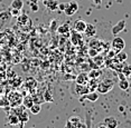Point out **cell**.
I'll use <instances>...</instances> for the list:
<instances>
[{"label": "cell", "mask_w": 131, "mask_h": 128, "mask_svg": "<svg viewBox=\"0 0 131 128\" xmlns=\"http://www.w3.org/2000/svg\"><path fill=\"white\" fill-rule=\"evenodd\" d=\"M89 55L91 56V57H95V56H97L99 55V50L97 49H95V48H90L89 49Z\"/></svg>", "instance_id": "cell-30"}, {"label": "cell", "mask_w": 131, "mask_h": 128, "mask_svg": "<svg viewBox=\"0 0 131 128\" xmlns=\"http://www.w3.org/2000/svg\"><path fill=\"white\" fill-rule=\"evenodd\" d=\"M25 85L30 93H34L37 87V81H36V79L32 78V77H28V78H26V80H25Z\"/></svg>", "instance_id": "cell-6"}, {"label": "cell", "mask_w": 131, "mask_h": 128, "mask_svg": "<svg viewBox=\"0 0 131 128\" xmlns=\"http://www.w3.org/2000/svg\"><path fill=\"white\" fill-rule=\"evenodd\" d=\"M84 34L88 36V37H94V36L96 35V27L94 25H92V23H86Z\"/></svg>", "instance_id": "cell-12"}, {"label": "cell", "mask_w": 131, "mask_h": 128, "mask_svg": "<svg viewBox=\"0 0 131 128\" xmlns=\"http://www.w3.org/2000/svg\"><path fill=\"white\" fill-rule=\"evenodd\" d=\"M68 120H70L71 123H72V124H74V125H75V126H76V125L79 124L80 121H81V118H80L79 116H72V117H71V118H70V119H68Z\"/></svg>", "instance_id": "cell-29"}, {"label": "cell", "mask_w": 131, "mask_h": 128, "mask_svg": "<svg viewBox=\"0 0 131 128\" xmlns=\"http://www.w3.org/2000/svg\"><path fill=\"white\" fill-rule=\"evenodd\" d=\"M21 105L25 107L26 109H29L32 105H34V98H32L31 95H28V96H25L23 98V104Z\"/></svg>", "instance_id": "cell-13"}, {"label": "cell", "mask_w": 131, "mask_h": 128, "mask_svg": "<svg viewBox=\"0 0 131 128\" xmlns=\"http://www.w3.org/2000/svg\"><path fill=\"white\" fill-rule=\"evenodd\" d=\"M70 26L67 25V23H64V25H61L57 27V32L63 36H67L68 34H70Z\"/></svg>", "instance_id": "cell-18"}, {"label": "cell", "mask_w": 131, "mask_h": 128, "mask_svg": "<svg viewBox=\"0 0 131 128\" xmlns=\"http://www.w3.org/2000/svg\"><path fill=\"white\" fill-rule=\"evenodd\" d=\"M64 128H76V126L74 124H72L70 120H67V123L65 124V127Z\"/></svg>", "instance_id": "cell-34"}, {"label": "cell", "mask_w": 131, "mask_h": 128, "mask_svg": "<svg viewBox=\"0 0 131 128\" xmlns=\"http://www.w3.org/2000/svg\"><path fill=\"white\" fill-rule=\"evenodd\" d=\"M77 10H79V4H77L76 1H74V0H72V1L67 2L64 12H65L66 16H73Z\"/></svg>", "instance_id": "cell-4"}, {"label": "cell", "mask_w": 131, "mask_h": 128, "mask_svg": "<svg viewBox=\"0 0 131 128\" xmlns=\"http://www.w3.org/2000/svg\"><path fill=\"white\" fill-rule=\"evenodd\" d=\"M29 110H30L31 114L37 115V114H39L40 110H41V106L39 105V104H34V105L29 108Z\"/></svg>", "instance_id": "cell-24"}, {"label": "cell", "mask_w": 131, "mask_h": 128, "mask_svg": "<svg viewBox=\"0 0 131 128\" xmlns=\"http://www.w3.org/2000/svg\"><path fill=\"white\" fill-rule=\"evenodd\" d=\"M122 76L124 77L127 80L131 81V65H126V66L122 67Z\"/></svg>", "instance_id": "cell-14"}, {"label": "cell", "mask_w": 131, "mask_h": 128, "mask_svg": "<svg viewBox=\"0 0 131 128\" xmlns=\"http://www.w3.org/2000/svg\"><path fill=\"white\" fill-rule=\"evenodd\" d=\"M129 80H127L126 78H123V79H121L120 81H119V87H120L121 90H128L129 89Z\"/></svg>", "instance_id": "cell-23"}, {"label": "cell", "mask_w": 131, "mask_h": 128, "mask_svg": "<svg viewBox=\"0 0 131 128\" xmlns=\"http://www.w3.org/2000/svg\"><path fill=\"white\" fill-rule=\"evenodd\" d=\"M44 100L47 103H52L53 100H54V98H53V95L52 93H50L49 89H47V90L45 91V94H44Z\"/></svg>", "instance_id": "cell-26"}, {"label": "cell", "mask_w": 131, "mask_h": 128, "mask_svg": "<svg viewBox=\"0 0 131 128\" xmlns=\"http://www.w3.org/2000/svg\"><path fill=\"white\" fill-rule=\"evenodd\" d=\"M23 82H24L23 78H20V77H18V76H16L15 78L11 79V85H13L14 88H19L20 86L23 85Z\"/></svg>", "instance_id": "cell-21"}, {"label": "cell", "mask_w": 131, "mask_h": 128, "mask_svg": "<svg viewBox=\"0 0 131 128\" xmlns=\"http://www.w3.org/2000/svg\"><path fill=\"white\" fill-rule=\"evenodd\" d=\"M45 6L50 11H55L58 9V1L57 0H45Z\"/></svg>", "instance_id": "cell-15"}, {"label": "cell", "mask_w": 131, "mask_h": 128, "mask_svg": "<svg viewBox=\"0 0 131 128\" xmlns=\"http://www.w3.org/2000/svg\"><path fill=\"white\" fill-rule=\"evenodd\" d=\"M8 123H9V125H11V126H17V125L19 124L18 116L16 114H10L9 117H8Z\"/></svg>", "instance_id": "cell-19"}, {"label": "cell", "mask_w": 131, "mask_h": 128, "mask_svg": "<svg viewBox=\"0 0 131 128\" xmlns=\"http://www.w3.org/2000/svg\"><path fill=\"white\" fill-rule=\"evenodd\" d=\"M75 91L77 96H84L88 93H90V89L86 85H77L75 86Z\"/></svg>", "instance_id": "cell-11"}, {"label": "cell", "mask_w": 131, "mask_h": 128, "mask_svg": "<svg viewBox=\"0 0 131 128\" xmlns=\"http://www.w3.org/2000/svg\"><path fill=\"white\" fill-rule=\"evenodd\" d=\"M29 5H30V10L32 11V12H36V11H38L39 7H38L37 4H29Z\"/></svg>", "instance_id": "cell-33"}, {"label": "cell", "mask_w": 131, "mask_h": 128, "mask_svg": "<svg viewBox=\"0 0 131 128\" xmlns=\"http://www.w3.org/2000/svg\"><path fill=\"white\" fill-rule=\"evenodd\" d=\"M66 5L67 4H58V9L59 10H62V11H64L65 8H66Z\"/></svg>", "instance_id": "cell-37"}, {"label": "cell", "mask_w": 131, "mask_h": 128, "mask_svg": "<svg viewBox=\"0 0 131 128\" xmlns=\"http://www.w3.org/2000/svg\"><path fill=\"white\" fill-rule=\"evenodd\" d=\"M93 1H94L95 4H96V5H100L101 2H102V0H93Z\"/></svg>", "instance_id": "cell-39"}, {"label": "cell", "mask_w": 131, "mask_h": 128, "mask_svg": "<svg viewBox=\"0 0 131 128\" xmlns=\"http://www.w3.org/2000/svg\"><path fill=\"white\" fill-rule=\"evenodd\" d=\"M37 2H38V0H30L29 4H37Z\"/></svg>", "instance_id": "cell-40"}, {"label": "cell", "mask_w": 131, "mask_h": 128, "mask_svg": "<svg viewBox=\"0 0 131 128\" xmlns=\"http://www.w3.org/2000/svg\"><path fill=\"white\" fill-rule=\"evenodd\" d=\"M71 41H72V44L74 45V46H79V45H81L83 42L82 35L80 34V32L74 30L72 34H71Z\"/></svg>", "instance_id": "cell-7"}, {"label": "cell", "mask_w": 131, "mask_h": 128, "mask_svg": "<svg viewBox=\"0 0 131 128\" xmlns=\"http://www.w3.org/2000/svg\"><path fill=\"white\" fill-rule=\"evenodd\" d=\"M23 98H24V96L19 93V91H16V90L10 91V93L8 94V96H7L8 105H9L11 108H16V107L21 106Z\"/></svg>", "instance_id": "cell-1"}, {"label": "cell", "mask_w": 131, "mask_h": 128, "mask_svg": "<svg viewBox=\"0 0 131 128\" xmlns=\"http://www.w3.org/2000/svg\"><path fill=\"white\" fill-rule=\"evenodd\" d=\"M84 98L85 99H88L89 102H96L97 99H99V93L97 91H90V93H88L86 95H84Z\"/></svg>", "instance_id": "cell-16"}, {"label": "cell", "mask_w": 131, "mask_h": 128, "mask_svg": "<svg viewBox=\"0 0 131 128\" xmlns=\"http://www.w3.org/2000/svg\"><path fill=\"white\" fill-rule=\"evenodd\" d=\"M124 28H126V20H120L119 22L115 23V26H113V28H112V34L114 35V36H117L119 32H121Z\"/></svg>", "instance_id": "cell-10"}, {"label": "cell", "mask_w": 131, "mask_h": 128, "mask_svg": "<svg viewBox=\"0 0 131 128\" xmlns=\"http://www.w3.org/2000/svg\"><path fill=\"white\" fill-rule=\"evenodd\" d=\"M85 27H86V22L82 19H77L75 22L73 23V29L80 34H83L85 30Z\"/></svg>", "instance_id": "cell-5"}, {"label": "cell", "mask_w": 131, "mask_h": 128, "mask_svg": "<svg viewBox=\"0 0 131 128\" xmlns=\"http://www.w3.org/2000/svg\"><path fill=\"white\" fill-rule=\"evenodd\" d=\"M86 126H88V125H86V124L82 123V121H80V123L76 125V128H86Z\"/></svg>", "instance_id": "cell-36"}, {"label": "cell", "mask_w": 131, "mask_h": 128, "mask_svg": "<svg viewBox=\"0 0 131 128\" xmlns=\"http://www.w3.org/2000/svg\"><path fill=\"white\" fill-rule=\"evenodd\" d=\"M6 106H9V105H8L7 97L4 98V99H1V98H0V107H6Z\"/></svg>", "instance_id": "cell-32"}, {"label": "cell", "mask_w": 131, "mask_h": 128, "mask_svg": "<svg viewBox=\"0 0 131 128\" xmlns=\"http://www.w3.org/2000/svg\"><path fill=\"white\" fill-rule=\"evenodd\" d=\"M103 124L108 128H117L119 125V121L117 118H114V117H106L105 119L103 120Z\"/></svg>", "instance_id": "cell-9"}, {"label": "cell", "mask_w": 131, "mask_h": 128, "mask_svg": "<svg viewBox=\"0 0 131 128\" xmlns=\"http://www.w3.org/2000/svg\"><path fill=\"white\" fill-rule=\"evenodd\" d=\"M95 128H108V127H106V126H105V125H104V124H101V123H100V124L97 125V126L95 127Z\"/></svg>", "instance_id": "cell-38"}, {"label": "cell", "mask_w": 131, "mask_h": 128, "mask_svg": "<svg viewBox=\"0 0 131 128\" xmlns=\"http://www.w3.org/2000/svg\"><path fill=\"white\" fill-rule=\"evenodd\" d=\"M111 45H112L113 50H114L115 52L121 51V50H123L124 47H126V42H124V40L122 39L121 37H117V36H115L114 39L112 40Z\"/></svg>", "instance_id": "cell-3"}, {"label": "cell", "mask_w": 131, "mask_h": 128, "mask_svg": "<svg viewBox=\"0 0 131 128\" xmlns=\"http://www.w3.org/2000/svg\"><path fill=\"white\" fill-rule=\"evenodd\" d=\"M5 71H6V65L0 61V73H5Z\"/></svg>", "instance_id": "cell-35"}, {"label": "cell", "mask_w": 131, "mask_h": 128, "mask_svg": "<svg viewBox=\"0 0 131 128\" xmlns=\"http://www.w3.org/2000/svg\"><path fill=\"white\" fill-rule=\"evenodd\" d=\"M100 46H101L100 40L94 39V40H91V41H90V48H95V49L100 50Z\"/></svg>", "instance_id": "cell-27"}, {"label": "cell", "mask_w": 131, "mask_h": 128, "mask_svg": "<svg viewBox=\"0 0 131 128\" xmlns=\"http://www.w3.org/2000/svg\"><path fill=\"white\" fill-rule=\"evenodd\" d=\"M113 86H114V81L112 79H104L101 82H99L96 91L99 94H108L110 90H112Z\"/></svg>", "instance_id": "cell-2"}, {"label": "cell", "mask_w": 131, "mask_h": 128, "mask_svg": "<svg viewBox=\"0 0 131 128\" xmlns=\"http://www.w3.org/2000/svg\"><path fill=\"white\" fill-rule=\"evenodd\" d=\"M50 30L52 31L57 30V20H53V21L50 22Z\"/></svg>", "instance_id": "cell-31"}, {"label": "cell", "mask_w": 131, "mask_h": 128, "mask_svg": "<svg viewBox=\"0 0 131 128\" xmlns=\"http://www.w3.org/2000/svg\"><path fill=\"white\" fill-rule=\"evenodd\" d=\"M18 118H19V123L21 124V125L26 124L29 120V114H28V111L26 110V108L18 115Z\"/></svg>", "instance_id": "cell-17"}, {"label": "cell", "mask_w": 131, "mask_h": 128, "mask_svg": "<svg viewBox=\"0 0 131 128\" xmlns=\"http://www.w3.org/2000/svg\"><path fill=\"white\" fill-rule=\"evenodd\" d=\"M9 13L11 15V17H18L19 15H20V10L10 7V8H9Z\"/></svg>", "instance_id": "cell-28"}, {"label": "cell", "mask_w": 131, "mask_h": 128, "mask_svg": "<svg viewBox=\"0 0 131 128\" xmlns=\"http://www.w3.org/2000/svg\"><path fill=\"white\" fill-rule=\"evenodd\" d=\"M10 7L15 8V9H18V10H21L23 7H24V1L23 0H13L10 4Z\"/></svg>", "instance_id": "cell-22"}, {"label": "cell", "mask_w": 131, "mask_h": 128, "mask_svg": "<svg viewBox=\"0 0 131 128\" xmlns=\"http://www.w3.org/2000/svg\"><path fill=\"white\" fill-rule=\"evenodd\" d=\"M115 57H117V59L119 60V62H123V61H126L127 59H128V55L126 52H123L121 50V51H119V52H117V56H115Z\"/></svg>", "instance_id": "cell-25"}, {"label": "cell", "mask_w": 131, "mask_h": 128, "mask_svg": "<svg viewBox=\"0 0 131 128\" xmlns=\"http://www.w3.org/2000/svg\"><path fill=\"white\" fill-rule=\"evenodd\" d=\"M29 21V18L27 15H19L18 17H17V22H18V25L19 26H24V25H26V22H28Z\"/></svg>", "instance_id": "cell-20"}, {"label": "cell", "mask_w": 131, "mask_h": 128, "mask_svg": "<svg viewBox=\"0 0 131 128\" xmlns=\"http://www.w3.org/2000/svg\"><path fill=\"white\" fill-rule=\"evenodd\" d=\"M89 79H90V76L88 75L86 73H81L80 75L76 76L75 78V82L77 85H86L89 81Z\"/></svg>", "instance_id": "cell-8"}]
</instances>
